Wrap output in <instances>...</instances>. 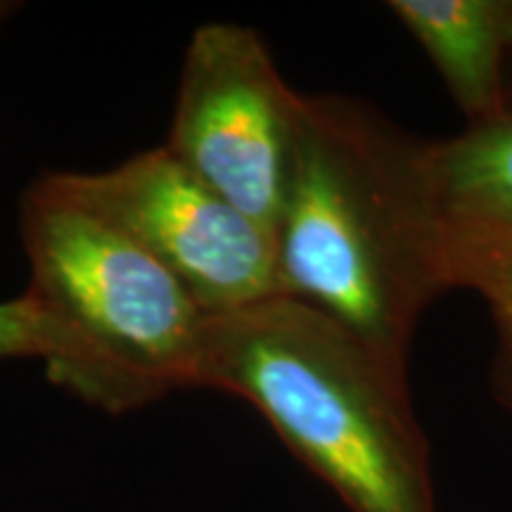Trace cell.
<instances>
[{"label":"cell","mask_w":512,"mask_h":512,"mask_svg":"<svg viewBox=\"0 0 512 512\" xmlns=\"http://www.w3.org/2000/svg\"><path fill=\"white\" fill-rule=\"evenodd\" d=\"M273 235L280 294L406 370L422 313L451 290L427 143L366 102L299 95Z\"/></svg>","instance_id":"cell-1"},{"label":"cell","mask_w":512,"mask_h":512,"mask_svg":"<svg viewBox=\"0 0 512 512\" xmlns=\"http://www.w3.org/2000/svg\"><path fill=\"white\" fill-rule=\"evenodd\" d=\"M195 389L240 396L354 512H434L406 370L297 299L207 316Z\"/></svg>","instance_id":"cell-2"},{"label":"cell","mask_w":512,"mask_h":512,"mask_svg":"<svg viewBox=\"0 0 512 512\" xmlns=\"http://www.w3.org/2000/svg\"><path fill=\"white\" fill-rule=\"evenodd\" d=\"M19 238L50 382L112 415L195 389L207 313L164 266L43 176L19 200Z\"/></svg>","instance_id":"cell-3"},{"label":"cell","mask_w":512,"mask_h":512,"mask_svg":"<svg viewBox=\"0 0 512 512\" xmlns=\"http://www.w3.org/2000/svg\"><path fill=\"white\" fill-rule=\"evenodd\" d=\"M43 181L150 254L207 316L280 294L275 235L164 145L107 171H50Z\"/></svg>","instance_id":"cell-4"},{"label":"cell","mask_w":512,"mask_h":512,"mask_svg":"<svg viewBox=\"0 0 512 512\" xmlns=\"http://www.w3.org/2000/svg\"><path fill=\"white\" fill-rule=\"evenodd\" d=\"M299 95L254 29L202 24L185 48L164 147L273 233L290 176Z\"/></svg>","instance_id":"cell-5"},{"label":"cell","mask_w":512,"mask_h":512,"mask_svg":"<svg viewBox=\"0 0 512 512\" xmlns=\"http://www.w3.org/2000/svg\"><path fill=\"white\" fill-rule=\"evenodd\" d=\"M387 8L430 55L470 126L512 112V0H392Z\"/></svg>","instance_id":"cell-6"},{"label":"cell","mask_w":512,"mask_h":512,"mask_svg":"<svg viewBox=\"0 0 512 512\" xmlns=\"http://www.w3.org/2000/svg\"><path fill=\"white\" fill-rule=\"evenodd\" d=\"M427 169L448 238L512 242V112L427 143Z\"/></svg>","instance_id":"cell-7"},{"label":"cell","mask_w":512,"mask_h":512,"mask_svg":"<svg viewBox=\"0 0 512 512\" xmlns=\"http://www.w3.org/2000/svg\"><path fill=\"white\" fill-rule=\"evenodd\" d=\"M448 287L475 290L489 304L501 342L512 347V242L448 238Z\"/></svg>","instance_id":"cell-8"},{"label":"cell","mask_w":512,"mask_h":512,"mask_svg":"<svg viewBox=\"0 0 512 512\" xmlns=\"http://www.w3.org/2000/svg\"><path fill=\"white\" fill-rule=\"evenodd\" d=\"M3 358H38L36 313L24 292L0 302V361Z\"/></svg>","instance_id":"cell-9"},{"label":"cell","mask_w":512,"mask_h":512,"mask_svg":"<svg viewBox=\"0 0 512 512\" xmlns=\"http://www.w3.org/2000/svg\"><path fill=\"white\" fill-rule=\"evenodd\" d=\"M494 389L496 396L512 411V347L501 342L494 361Z\"/></svg>","instance_id":"cell-10"},{"label":"cell","mask_w":512,"mask_h":512,"mask_svg":"<svg viewBox=\"0 0 512 512\" xmlns=\"http://www.w3.org/2000/svg\"><path fill=\"white\" fill-rule=\"evenodd\" d=\"M508 64H512V53H510V62Z\"/></svg>","instance_id":"cell-11"}]
</instances>
